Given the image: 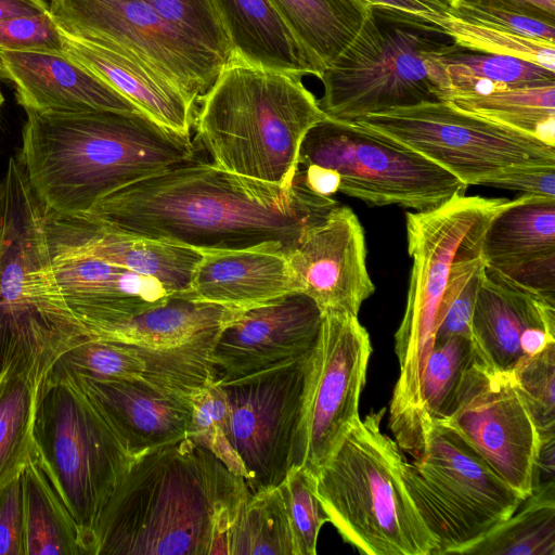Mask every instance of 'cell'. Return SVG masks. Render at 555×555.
Returning a JSON list of instances; mask_svg holds the SVG:
<instances>
[{
	"instance_id": "obj_15",
	"label": "cell",
	"mask_w": 555,
	"mask_h": 555,
	"mask_svg": "<svg viewBox=\"0 0 555 555\" xmlns=\"http://www.w3.org/2000/svg\"><path fill=\"white\" fill-rule=\"evenodd\" d=\"M372 346L358 315L327 311L310 353L293 466L314 476L359 418Z\"/></svg>"
},
{
	"instance_id": "obj_18",
	"label": "cell",
	"mask_w": 555,
	"mask_h": 555,
	"mask_svg": "<svg viewBox=\"0 0 555 555\" xmlns=\"http://www.w3.org/2000/svg\"><path fill=\"white\" fill-rule=\"evenodd\" d=\"M322 321L318 304L300 292L236 310L211 353L215 380L232 382L308 354Z\"/></svg>"
},
{
	"instance_id": "obj_6",
	"label": "cell",
	"mask_w": 555,
	"mask_h": 555,
	"mask_svg": "<svg viewBox=\"0 0 555 555\" xmlns=\"http://www.w3.org/2000/svg\"><path fill=\"white\" fill-rule=\"evenodd\" d=\"M386 410L356 420L315 475L317 495L344 541L367 555H431L435 540L400 476L404 457L380 430Z\"/></svg>"
},
{
	"instance_id": "obj_47",
	"label": "cell",
	"mask_w": 555,
	"mask_h": 555,
	"mask_svg": "<svg viewBox=\"0 0 555 555\" xmlns=\"http://www.w3.org/2000/svg\"><path fill=\"white\" fill-rule=\"evenodd\" d=\"M488 186L555 198V165L534 164L512 168Z\"/></svg>"
},
{
	"instance_id": "obj_1",
	"label": "cell",
	"mask_w": 555,
	"mask_h": 555,
	"mask_svg": "<svg viewBox=\"0 0 555 555\" xmlns=\"http://www.w3.org/2000/svg\"><path fill=\"white\" fill-rule=\"evenodd\" d=\"M338 204L296 178L285 188L195 157L120 188L77 215L118 233L195 249L278 242L288 251Z\"/></svg>"
},
{
	"instance_id": "obj_31",
	"label": "cell",
	"mask_w": 555,
	"mask_h": 555,
	"mask_svg": "<svg viewBox=\"0 0 555 555\" xmlns=\"http://www.w3.org/2000/svg\"><path fill=\"white\" fill-rule=\"evenodd\" d=\"M21 480L26 555H88L76 522L39 464L34 448Z\"/></svg>"
},
{
	"instance_id": "obj_2",
	"label": "cell",
	"mask_w": 555,
	"mask_h": 555,
	"mask_svg": "<svg viewBox=\"0 0 555 555\" xmlns=\"http://www.w3.org/2000/svg\"><path fill=\"white\" fill-rule=\"evenodd\" d=\"M242 476L189 437L134 457L94 528V555H228L249 495Z\"/></svg>"
},
{
	"instance_id": "obj_8",
	"label": "cell",
	"mask_w": 555,
	"mask_h": 555,
	"mask_svg": "<svg viewBox=\"0 0 555 555\" xmlns=\"http://www.w3.org/2000/svg\"><path fill=\"white\" fill-rule=\"evenodd\" d=\"M33 439L39 464L94 555L100 513L134 456L76 375L56 361L40 386Z\"/></svg>"
},
{
	"instance_id": "obj_35",
	"label": "cell",
	"mask_w": 555,
	"mask_h": 555,
	"mask_svg": "<svg viewBox=\"0 0 555 555\" xmlns=\"http://www.w3.org/2000/svg\"><path fill=\"white\" fill-rule=\"evenodd\" d=\"M480 363L469 336L434 341L420 382L421 410L434 420L447 421L457 409L464 388Z\"/></svg>"
},
{
	"instance_id": "obj_36",
	"label": "cell",
	"mask_w": 555,
	"mask_h": 555,
	"mask_svg": "<svg viewBox=\"0 0 555 555\" xmlns=\"http://www.w3.org/2000/svg\"><path fill=\"white\" fill-rule=\"evenodd\" d=\"M228 555H294V542L279 487L249 494L227 534Z\"/></svg>"
},
{
	"instance_id": "obj_16",
	"label": "cell",
	"mask_w": 555,
	"mask_h": 555,
	"mask_svg": "<svg viewBox=\"0 0 555 555\" xmlns=\"http://www.w3.org/2000/svg\"><path fill=\"white\" fill-rule=\"evenodd\" d=\"M308 354L222 386L228 439L250 494L278 487L293 466Z\"/></svg>"
},
{
	"instance_id": "obj_30",
	"label": "cell",
	"mask_w": 555,
	"mask_h": 555,
	"mask_svg": "<svg viewBox=\"0 0 555 555\" xmlns=\"http://www.w3.org/2000/svg\"><path fill=\"white\" fill-rule=\"evenodd\" d=\"M305 49L318 77L359 33L370 5L364 0H270Z\"/></svg>"
},
{
	"instance_id": "obj_34",
	"label": "cell",
	"mask_w": 555,
	"mask_h": 555,
	"mask_svg": "<svg viewBox=\"0 0 555 555\" xmlns=\"http://www.w3.org/2000/svg\"><path fill=\"white\" fill-rule=\"evenodd\" d=\"M442 63L450 85L448 96L555 83V72L532 62L469 51L457 46L442 56Z\"/></svg>"
},
{
	"instance_id": "obj_46",
	"label": "cell",
	"mask_w": 555,
	"mask_h": 555,
	"mask_svg": "<svg viewBox=\"0 0 555 555\" xmlns=\"http://www.w3.org/2000/svg\"><path fill=\"white\" fill-rule=\"evenodd\" d=\"M0 555H26L21 475L0 491Z\"/></svg>"
},
{
	"instance_id": "obj_20",
	"label": "cell",
	"mask_w": 555,
	"mask_h": 555,
	"mask_svg": "<svg viewBox=\"0 0 555 555\" xmlns=\"http://www.w3.org/2000/svg\"><path fill=\"white\" fill-rule=\"evenodd\" d=\"M470 337L488 371L511 374L555 343V305L509 287L485 271Z\"/></svg>"
},
{
	"instance_id": "obj_40",
	"label": "cell",
	"mask_w": 555,
	"mask_h": 555,
	"mask_svg": "<svg viewBox=\"0 0 555 555\" xmlns=\"http://www.w3.org/2000/svg\"><path fill=\"white\" fill-rule=\"evenodd\" d=\"M485 274L481 251L467 254L452 266L438 314L435 341L455 335L470 337V321Z\"/></svg>"
},
{
	"instance_id": "obj_45",
	"label": "cell",
	"mask_w": 555,
	"mask_h": 555,
	"mask_svg": "<svg viewBox=\"0 0 555 555\" xmlns=\"http://www.w3.org/2000/svg\"><path fill=\"white\" fill-rule=\"evenodd\" d=\"M0 50L64 54L63 36L48 10L0 22Z\"/></svg>"
},
{
	"instance_id": "obj_14",
	"label": "cell",
	"mask_w": 555,
	"mask_h": 555,
	"mask_svg": "<svg viewBox=\"0 0 555 555\" xmlns=\"http://www.w3.org/2000/svg\"><path fill=\"white\" fill-rule=\"evenodd\" d=\"M235 309L171 295L130 318L83 327L85 336L133 348L144 362L143 378L168 391L191 397L216 382L211 353Z\"/></svg>"
},
{
	"instance_id": "obj_43",
	"label": "cell",
	"mask_w": 555,
	"mask_h": 555,
	"mask_svg": "<svg viewBox=\"0 0 555 555\" xmlns=\"http://www.w3.org/2000/svg\"><path fill=\"white\" fill-rule=\"evenodd\" d=\"M190 399L192 418L186 437L212 452L232 473L244 478V468L228 439L229 410L220 383L206 385Z\"/></svg>"
},
{
	"instance_id": "obj_38",
	"label": "cell",
	"mask_w": 555,
	"mask_h": 555,
	"mask_svg": "<svg viewBox=\"0 0 555 555\" xmlns=\"http://www.w3.org/2000/svg\"><path fill=\"white\" fill-rule=\"evenodd\" d=\"M178 33L229 64L233 49L215 0H147Z\"/></svg>"
},
{
	"instance_id": "obj_23",
	"label": "cell",
	"mask_w": 555,
	"mask_h": 555,
	"mask_svg": "<svg viewBox=\"0 0 555 555\" xmlns=\"http://www.w3.org/2000/svg\"><path fill=\"white\" fill-rule=\"evenodd\" d=\"M51 254L57 284L82 328L130 318L171 296L157 280L99 258L52 249Z\"/></svg>"
},
{
	"instance_id": "obj_13",
	"label": "cell",
	"mask_w": 555,
	"mask_h": 555,
	"mask_svg": "<svg viewBox=\"0 0 555 555\" xmlns=\"http://www.w3.org/2000/svg\"><path fill=\"white\" fill-rule=\"evenodd\" d=\"M48 5L61 31L132 52L166 76L196 108L228 65L169 26L147 0H49Z\"/></svg>"
},
{
	"instance_id": "obj_32",
	"label": "cell",
	"mask_w": 555,
	"mask_h": 555,
	"mask_svg": "<svg viewBox=\"0 0 555 555\" xmlns=\"http://www.w3.org/2000/svg\"><path fill=\"white\" fill-rule=\"evenodd\" d=\"M443 101L555 146V83L452 94Z\"/></svg>"
},
{
	"instance_id": "obj_25",
	"label": "cell",
	"mask_w": 555,
	"mask_h": 555,
	"mask_svg": "<svg viewBox=\"0 0 555 555\" xmlns=\"http://www.w3.org/2000/svg\"><path fill=\"white\" fill-rule=\"evenodd\" d=\"M197 250L201 259L189 289L179 295L244 310L296 292L287 249L281 243Z\"/></svg>"
},
{
	"instance_id": "obj_48",
	"label": "cell",
	"mask_w": 555,
	"mask_h": 555,
	"mask_svg": "<svg viewBox=\"0 0 555 555\" xmlns=\"http://www.w3.org/2000/svg\"><path fill=\"white\" fill-rule=\"evenodd\" d=\"M369 4L384 5L413 13L423 17L441 16L448 13L449 0H364Z\"/></svg>"
},
{
	"instance_id": "obj_24",
	"label": "cell",
	"mask_w": 555,
	"mask_h": 555,
	"mask_svg": "<svg viewBox=\"0 0 555 555\" xmlns=\"http://www.w3.org/2000/svg\"><path fill=\"white\" fill-rule=\"evenodd\" d=\"M0 72L25 111L141 112L98 76L64 54L0 50Z\"/></svg>"
},
{
	"instance_id": "obj_9",
	"label": "cell",
	"mask_w": 555,
	"mask_h": 555,
	"mask_svg": "<svg viewBox=\"0 0 555 555\" xmlns=\"http://www.w3.org/2000/svg\"><path fill=\"white\" fill-rule=\"evenodd\" d=\"M85 337L55 278L44 207L12 156L0 178V354L27 346L61 356Z\"/></svg>"
},
{
	"instance_id": "obj_11",
	"label": "cell",
	"mask_w": 555,
	"mask_h": 555,
	"mask_svg": "<svg viewBox=\"0 0 555 555\" xmlns=\"http://www.w3.org/2000/svg\"><path fill=\"white\" fill-rule=\"evenodd\" d=\"M333 172L338 192L373 206L436 208L467 185L399 141L358 122L326 118L305 135L298 167ZM297 167V168H298Z\"/></svg>"
},
{
	"instance_id": "obj_5",
	"label": "cell",
	"mask_w": 555,
	"mask_h": 555,
	"mask_svg": "<svg viewBox=\"0 0 555 555\" xmlns=\"http://www.w3.org/2000/svg\"><path fill=\"white\" fill-rule=\"evenodd\" d=\"M454 41L427 18L371 4L354 39L318 77L327 118L354 122L367 115L443 101L450 85L442 56Z\"/></svg>"
},
{
	"instance_id": "obj_27",
	"label": "cell",
	"mask_w": 555,
	"mask_h": 555,
	"mask_svg": "<svg viewBox=\"0 0 555 555\" xmlns=\"http://www.w3.org/2000/svg\"><path fill=\"white\" fill-rule=\"evenodd\" d=\"M61 33L66 57L108 83L157 124L191 135L197 108L166 76L124 48Z\"/></svg>"
},
{
	"instance_id": "obj_10",
	"label": "cell",
	"mask_w": 555,
	"mask_h": 555,
	"mask_svg": "<svg viewBox=\"0 0 555 555\" xmlns=\"http://www.w3.org/2000/svg\"><path fill=\"white\" fill-rule=\"evenodd\" d=\"M509 201L459 194L436 208L405 214L412 268L403 318L395 335L400 374L390 402V423L422 411L420 382L452 266L467 254L481 251L490 221Z\"/></svg>"
},
{
	"instance_id": "obj_52",
	"label": "cell",
	"mask_w": 555,
	"mask_h": 555,
	"mask_svg": "<svg viewBox=\"0 0 555 555\" xmlns=\"http://www.w3.org/2000/svg\"><path fill=\"white\" fill-rule=\"evenodd\" d=\"M47 1V0H46Z\"/></svg>"
},
{
	"instance_id": "obj_19",
	"label": "cell",
	"mask_w": 555,
	"mask_h": 555,
	"mask_svg": "<svg viewBox=\"0 0 555 555\" xmlns=\"http://www.w3.org/2000/svg\"><path fill=\"white\" fill-rule=\"evenodd\" d=\"M296 292L311 297L322 312L358 315L375 291L366 267L364 230L348 206H335L307 228L287 251Z\"/></svg>"
},
{
	"instance_id": "obj_42",
	"label": "cell",
	"mask_w": 555,
	"mask_h": 555,
	"mask_svg": "<svg viewBox=\"0 0 555 555\" xmlns=\"http://www.w3.org/2000/svg\"><path fill=\"white\" fill-rule=\"evenodd\" d=\"M511 377L540 441L555 438V343L522 362Z\"/></svg>"
},
{
	"instance_id": "obj_17",
	"label": "cell",
	"mask_w": 555,
	"mask_h": 555,
	"mask_svg": "<svg viewBox=\"0 0 555 555\" xmlns=\"http://www.w3.org/2000/svg\"><path fill=\"white\" fill-rule=\"evenodd\" d=\"M443 422L524 499L531 495L541 441L511 374L477 365L457 409Z\"/></svg>"
},
{
	"instance_id": "obj_29",
	"label": "cell",
	"mask_w": 555,
	"mask_h": 555,
	"mask_svg": "<svg viewBox=\"0 0 555 555\" xmlns=\"http://www.w3.org/2000/svg\"><path fill=\"white\" fill-rule=\"evenodd\" d=\"M215 2L231 41L232 60L318 77L309 55L270 0Z\"/></svg>"
},
{
	"instance_id": "obj_49",
	"label": "cell",
	"mask_w": 555,
	"mask_h": 555,
	"mask_svg": "<svg viewBox=\"0 0 555 555\" xmlns=\"http://www.w3.org/2000/svg\"><path fill=\"white\" fill-rule=\"evenodd\" d=\"M49 10L46 0H0V22L37 15Z\"/></svg>"
},
{
	"instance_id": "obj_39",
	"label": "cell",
	"mask_w": 555,
	"mask_h": 555,
	"mask_svg": "<svg viewBox=\"0 0 555 555\" xmlns=\"http://www.w3.org/2000/svg\"><path fill=\"white\" fill-rule=\"evenodd\" d=\"M278 487L289 521L294 555H315L320 529L327 521L317 495L315 476L304 466H292Z\"/></svg>"
},
{
	"instance_id": "obj_3",
	"label": "cell",
	"mask_w": 555,
	"mask_h": 555,
	"mask_svg": "<svg viewBox=\"0 0 555 555\" xmlns=\"http://www.w3.org/2000/svg\"><path fill=\"white\" fill-rule=\"evenodd\" d=\"M25 112L17 157L55 214L86 212L118 189L196 157L191 135L142 112Z\"/></svg>"
},
{
	"instance_id": "obj_51",
	"label": "cell",
	"mask_w": 555,
	"mask_h": 555,
	"mask_svg": "<svg viewBox=\"0 0 555 555\" xmlns=\"http://www.w3.org/2000/svg\"><path fill=\"white\" fill-rule=\"evenodd\" d=\"M3 101H4V99H3L2 93H1V91H0V108H1V106H2V104H3Z\"/></svg>"
},
{
	"instance_id": "obj_21",
	"label": "cell",
	"mask_w": 555,
	"mask_h": 555,
	"mask_svg": "<svg viewBox=\"0 0 555 555\" xmlns=\"http://www.w3.org/2000/svg\"><path fill=\"white\" fill-rule=\"evenodd\" d=\"M50 249L99 258L157 280L170 295L186 292L201 259L197 249L115 232L81 215L44 208Z\"/></svg>"
},
{
	"instance_id": "obj_33",
	"label": "cell",
	"mask_w": 555,
	"mask_h": 555,
	"mask_svg": "<svg viewBox=\"0 0 555 555\" xmlns=\"http://www.w3.org/2000/svg\"><path fill=\"white\" fill-rule=\"evenodd\" d=\"M515 511L465 555H555L554 483L535 488Z\"/></svg>"
},
{
	"instance_id": "obj_37",
	"label": "cell",
	"mask_w": 555,
	"mask_h": 555,
	"mask_svg": "<svg viewBox=\"0 0 555 555\" xmlns=\"http://www.w3.org/2000/svg\"><path fill=\"white\" fill-rule=\"evenodd\" d=\"M426 18L439 26L460 48L481 53L514 56L552 72L555 70V43L553 42L464 22L448 13Z\"/></svg>"
},
{
	"instance_id": "obj_12",
	"label": "cell",
	"mask_w": 555,
	"mask_h": 555,
	"mask_svg": "<svg viewBox=\"0 0 555 555\" xmlns=\"http://www.w3.org/2000/svg\"><path fill=\"white\" fill-rule=\"evenodd\" d=\"M354 122L399 141L467 186H488L515 167L555 165V146L442 100L371 114Z\"/></svg>"
},
{
	"instance_id": "obj_26",
	"label": "cell",
	"mask_w": 555,
	"mask_h": 555,
	"mask_svg": "<svg viewBox=\"0 0 555 555\" xmlns=\"http://www.w3.org/2000/svg\"><path fill=\"white\" fill-rule=\"evenodd\" d=\"M73 373L134 457L188 436L192 418L190 397L168 391L143 377L106 380Z\"/></svg>"
},
{
	"instance_id": "obj_50",
	"label": "cell",
	"mask_w": 555,
	"mask_h": 555,
	"mask_svg": "<svg viewBox=\"0 0 555 555\" xmlns=\"http://www.w3.org/2000/svg\"><path fill=\"white\" fill-rule=\"evenodd\" d=\"M452 2V0H449ZM466 2H502L525 7L550 16H555V0H461Z\"/></svg>"
},
{
	"instance_id": "obj_41",
	"label": "cell",
	"mask_w": 555,
	"mask_h": 555,
	"mask_svg": "<svg viewBox=\"0 0 555 555\" xmlns=\"http://www.w3.org/2000/svg\"><path fill=\"white\" fill-rule=\"evenodd\" d=\"M56 362L73 372L98 379L142 378L144 362L130 346L86 337L64 351Z\"/></svg>"
},
{
	"instance_id": "obj_4",
	"label": "cell",
	"mask_w": 555,
	"mask_h": 555,
	"mask_svg": "<svg viewBox=\"0 0 555 555\" xmlns=\"http://www.w3.org/2000/svg\"><path fill=\"white\" fill-rule=\"evenodd\" d=\"M301 77L232 60L199 102L193 125L212 164L292 186L305 135L327 118Z\"/></svg>"
},
{
	"instance_id": "obj_44",
	"label": "cell",
	"mask_w": 555,
	"mask_h": 555,
	"mask_svg": "<svg viewBox=\"0 0 555 555\" xmlns=\"http://www.w3.org/2000/svg\"><path fill=\"white\" fill-rule=\"evenodd\" d=\"M448 14L464 22L555 43L554 17L517 4L452 0Z\"/></svg>"
},
{
	"instance_id": "obj_7",
	"label": "cell",
	"mask_w": 555,
	"mask_h": 555,
	"mask_svg": "<svg viewBox=\"0 0 555 555\" xmlns=\"http://www.w3.org/2000/svg\"><path fill=\"white\" fill-rule=\"evenodd\" d=\"M403 457L400 476L435 540L431 555L462 554L525 500L451 426L423 411L392 431Z\"/></svg>"
},
{
	"instance_id": "obj_28",
	"label": "cell",
	"mask_w": 555,
	"mask_h": 555,
	"mask_svg": "<svg viewBox=\"0 0 555 555\" xmlns=\"http://www.w3.org/2000/svg\"><path fill=\"white\" fill-rule=\"evenodd\" d=\"M57 359L24 347L0 354V491L27 463L40 386Z\"/></svg>"
},
{
	"instance_id": "obj_22",
	"label": "cell",
	"mask_w": 555,
	"mask_h": 555,
	"mask_svg": "<svg viewBox=\"0 0 555 555\" xmlns=\"http://www.w3.org/2000/svg\"><path fill=\"white\" fill-rule=\"evenodd\" d=\"M485 270L499 281L535 289L555 275V198L524 194L490 221L481 243Z\"/></svg>"
}]
</instances>
